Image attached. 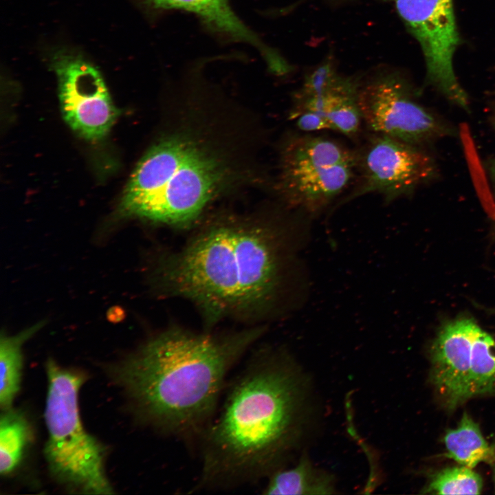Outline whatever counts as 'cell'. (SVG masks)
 <instances>
[{"label": "cell", "instance_id": "cell-7", "mask_svg": "<svg viewBox=\"0 0 495 495\" xmlns=\"http://www.w3.org/2000/svg\"><path fill=\"white\" fill-rule=\"evenodd\" d=\"M355 155L358 182L349 199L373 192L389 203L436 173L434 160L419 146L384 134L374 133Z\"/></svg>", "mask_w": 495, "mask_h": 495}, {"label": "cell", "instance_id": "cell-3", "mask_svg": "<svg viewBox=\"0 0 495 495\" xmlns=\"http://www.w3.org/2000/svg\"><path fill=\"white\" fill-rule=\"evenodd\" d=\"M265 331L257 325L214 334L170 327L117 364L112 376L148 424L198 439L218 409L230 369Z\"/></svg>", "mask_w": 495, "mask_h": 495}, {"label": "cell", "instance_id": "cell-9", "mask_svg": "<svg viewBox=\"0 0 495 495\" xmlns=\"http://www.w3.org/2000/svg\"><path fill=\"white\" fill-rule=\"evenodd\" d=\"M52 66L58 78L65 121L88 140L103 138L115 122L118 111L99 71L66 52L54 54Z\"/></svg>", "mask_w": 495, "mask_h": 495}, {"label": "cell", "instance_id": "cell-2", "mask_svg": "<svg viewBox=\"0 0 495 495\" xmlns=\"http://www.w3.org/2000/svg\"><path fill=\"white\" fill-rule=\"evenodd\" d=\"M311 381L285 347L263 346L230 382L198 440L196 489H228L285 467L313 429Z\"/></svg>", "mask_w": 495, "mask_h": 495}, {"label": "cell", "instance_id": "cell-5", "mask_svg": "<svg viewBox=\"0 0 495 495\" xmlns=\"http://www.w3.org/2000/svg\"><path fill=\"white\" fill-rule=\"evenodd\" d=\"M45 420L48 439L45 456L52 475L72 491L113 494L104 469L105 448L84 428L78 393L86 377L49 359Z\"/></svg>", "mask_w": 495, "mask_h": 495}, {"label": "cell", "instance_id": "cell-19", "mask_svg": "<svg viewBox=\"0 0 495 495\" xmlns=\"http://www.w3.org/2000/svg\"><path fill=\"white\" fill-rule=\"evenodd\" d=\"M483 487L479 474L463 465L445 468L431 478L424 494H478Z\"/></svg>", "mask_w": 495, "mask_h": 495}, {"label": "cell", "instance_id": "cell-10", "mask_svg": "<svg viewBox=\"0 0 495 495\" xmlns=\"http://www.w3.org/2000/svg\"><path fill=\"white\" fill-rule=\"evenodd\" d=\"M477 326L468 317L450 320L441 326L430 346L431 381L449 410L472 397L471 355Z\"/></svg>", "mask_w": 495, "mask_h": 495}, {"label": "cell", "instance_id": "cell-12", "mask_svg": "<svg viewBox=\"0 0 495 495\" xmlns=\"http://www.w3.org/2000/svg\"><path fill=\"white\" fill-rule=\"evenodd\" d=\"M160 10H182L197 16L205 25L227 37L245 42L256 48L272 69L281 61L239 19L230 0H146Z\"/></svg>", "mask_w": 495, "mask_h": 495}, {"label": "cell", "instance_id": "cell-20", "mask_svg": "<svg viewBox=\"0 0 495 495\" xmlns=\"http://www.w3.org/2000/svg\"><path fill=\"white\" fill-rule=\"evenodd\" d=\"M358 91V89L339 94L326 113L325 118L333 130L348 136L358 132L362 118L357 100Z\"/></svg>", "mask_w": 495, "mask_h": 495}, {"label": "cell", "instance_id": "cell-22", "mask_svg": "<svg viewBox=\"0 0 495 495\" xmlns=\"http://www.w3.org/2000/svg\"><path fill=\"white\" fill-rule=\"evenodd\" d=\"M294 118L296 119L298 128L304 132L309 133L332 129L331 124L326 118L314 111H302L298 114Z\"/></svg>", "mask_w": 495, "mask_h": 495}, {"label": "cell", "instance_id": "cell-18", "mask_svg": "<svg viewBox=\"0 0 495 495\" xmlns=\"http://www.w3.org/2000/svg\"><path fill=\"white\" fill-rule=\"evenodd\" d=\"M471 397L495 394V340L478 325L472 347Z\"/></svg>", "mask_w": 495, "mask_h": 495}, {"label": "cell", "instance_id": "cell-23", "mask_svg": "<svg viewBox=\"0 0 495 495\" xmlns=\"http://www.w3.org/2000/svg\"><path fill=\"white\" fill-rule=\"evenodd\" d=\"M492 122H493L494 127L495 129V111L493 115ZM490 172H491V175H492L491 177H492V182L494 184V190H495V160H494V162L491 166Z\"/></svg>", "mask_w": 495, "mask_h": 495}, {"label": "cell", "instance_id": "cell-1", "mask_svg": "<svg viewBox=\"0 0 495 495\" xmlns=\"http://www.w3.org/2000/svg\"><path fill=\"white\" fill-rule=\"evenodd\" d=\"M311 219L296 210L283 221L212 223L182 248L157 257L153 286L192 302L210 326L226 318L260 322L292 312L308 296L300 252L311 238Z\"/></svg>", "mask_w": 495, "mask_h": 495}, {"label": "cell", "instance_id": "cell-6", "mask_svg": "<svg viewBox=\"0 0 495 495\" xmlns=\"http://www.w3.org/2000/svg\"><path fill=\"white\" fill-rule=\"evenodd\" d=\"M396 8L421 46L428 82L451 102L468 111L469 99L453 65L461 43L453 0H396Z\"/></svg>", "mask_w": 495, "mask_h": 495}, {"label": "cell", "instance_id": "cell-8", "mask_svg": "<svg viewBox=\"0 0 495 495\" xmlns=\"http://www.w3.org/2000/svg\"><path fill=\"white\" fill-rule=\"evenodd\" d=\"M362 121L375 133L422 146L452 134V129L419 104L408 87L395 76L373 80L359 88Z\"/></svg>", "mask_w": 495, "mask_h": 495}, {"label": "cell", "instance_id": "cell-16", "mask_svg": "<svg viewBox=\"0 0 495 495\" xmlns=\"http://www.w3.org/2000/svg\"><path fill=\"white\" fill-rule=\"evenodd\" d=\"M443 441L448 457L461 465L473 468L479 463L490 461L493 452L477 423L463 413L457 427L446 432Z\"/></svg>", "mask_w": 495, "mask_h": 495}, {"label": "cell", "instance_id": "cell-17", "mask_svg": "<svg viewBox=\"0 0 495 495\" xmlns=\"http://www.w3.org/2000/svg\"><path fill=\"white\" fill-rule=\"evenodd\" d=\"M29 423L21 412L2 410L0 419V473L11 474L20 464L30 440Z\"/></svg>", "mask_w": 495, "mask_h": 495}, {"label": "cell", "instance_id": "cell-13", "mask_svg": "<svg viewBox=\"0 0 495 495\" xmlns=\"http://www.w3.org/2000/svg\"><path fill=\"white\" fill-rule=\"evenodd\" d=\"M265 495H330L337 494L336 478L316 465L307 452H302L290 468H281L267 478Z\"/></svg>", "mask_w": 495, "mask_h": 495}, {"label": "cell", "instance_id": "cell-4", "mask_svg": "<svg viewBox=\"0 0 495 495\" xmlns=\"http://www.w3.org/2000/svg\"><path fill=\"white\" fill-rule=\"evenodd\" d=\"M219 162L197 144L165 140L140 160L123 192L122 217H135L175 227L195 221L222 179Z\"/></svg>", "mask_w": 495, "mask_h": 495}, {"label": "cell", "instance_id": "cell-14", "mask_svg": "<svg viewBox=\"0 0 495 495\" xmlns=\"http://www.w3.org/2000/svg\"><path fill=\"white\" fill-rule=\"evenodd\" d=\"M355 151L334 140L302 135L285 148L281 175L295 174L316 168L355 161Z\"/></svg>", "mask_w": 495, "mask_h": 495}, {"label": "cell", "instance_id": "cell-15", "mask_svg": "<svg viewBox=\"0 0 495 495\" xmlns=\"http://www.w3.org/2000/svg\"><path fill=\"white\" fill-rule=\"evenodd\" d=\"M39 321L16 334L1 333L0 340V406L1 410L12 408L19 390L23 368L22 346L43 326Z\"/></svg>", "mask_w": 495, "mask_h": 495}, {"label": "cell", "instance_id": "cell-11", "mask_svg": "<svg viewBox=\"0 0 495 495\" xmlns=\"http://www.w3.org/2000/svg\"><path fill=\"white\" fill-rule=\"evenodd\" d=\"M355 176V160L299 173L282 175L280 184L289 207L312 219L344 191Z\"/></svg>", "mask_w": 495, "mask_h": 495}, {"label": "cell", "instance_id": "cell-21", "mask_svg": "<svg viewBox=\"0 0 495 495\" xmlns=\"http://www.w3.org/2000/svg\"><path fill=\"white\" fill-rule=\"evenodd\" d=\"M345 79L338 76L331 62H325L305 78L297 95L298 102L327 93L339 86Z\"/></svg>", "mask_w": 495, "mask_h": 495}]
</instances>
